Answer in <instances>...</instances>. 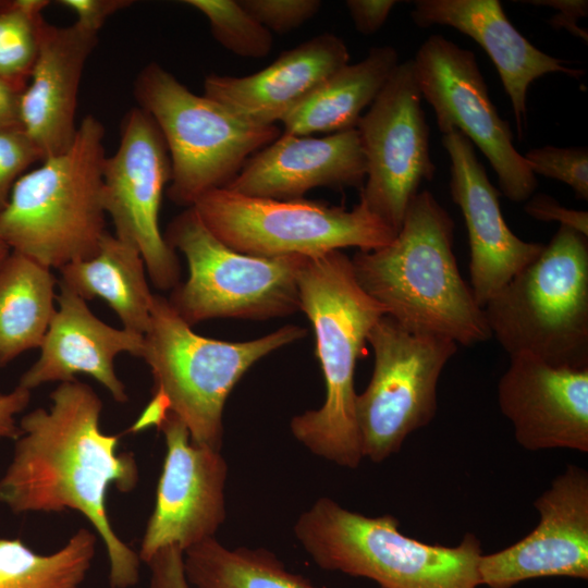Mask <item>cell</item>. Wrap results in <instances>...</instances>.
I'll return each mask as SVG.
<instances>
[{
  "instance_id": "43",
  "label": "cell",
  "mask_w": 588,
  "mask_h": 588,
  "mask_svg": "<svg viewBox=\"0 0 588 588\" xmlns=\"http://www.w3.org/2000/svg\"><path fill=\"white\" fill-rule=\"evenodd\" d=\"M4 3V1L0 0V7Z\"/></svg>"
},
{
  "instance_id": "5",
  "label": "cell",
  "mask_w": 588,
  "mask_h": 588,
  "mask_svg": "<svg viewBox=\"0 0 588 588\" xmlns=\"http://www.w3.org/2000/svg\"><path fill=\"white\" fill-rule=\"evenodd\" d=\"M105 127L93 114L70 147L24 173L0 212V238L51 269L91 258L107 233L102 203Z\"/></svg>"
},
{
  "instance_id": "28",
  "label": "cell",
  "mask_w": 588,
  "mask_h": 588,
  "mask_svg": "<svg viewBox=\"0 0 588 588\" xmlns=\"http://www.w3.org/2000/svg\"><path fill=\"white\" fill-rule=\"evenodd\" d=\"M96 535L78 529L51 554H37L20 539L0 538V588H78L90 568Z\"/></svg>"
},
{
  "instance_id": "34",
  "label": "cell",
  "mask_w": 588,
  "mask_h": 588,
  "mask_svg": "<svg viewBox=\"0 0 588 588\" xmlns=\"http://www.w3.org/2000/svg\"><path fill=\"white\" fill-rule=\"evenodd\" d=\"M525 212L543 222L555 221L588 237V212L566 208L550 195H531L524 206Z\"/></svg>"
},
{
  "instance_id": "41",
  "label": "cell",
  "mask_w": 588,
  "mask_h": 588,
  "mask_svg": "<svg viewBox=\"0 0 588 588\" xmlns=\"http://www.w3.org/2000/svg\"><path fill=\"white\" fill-rule=\"evenodd\" d=\"M10 250L11 249L9 248L0 250V266L3 262V260L7 258V256L9 255Z\"/></svg>"
},
{
  "instance_id": "6",
  "label": "cell",
  "mask_w": 588,
  "mask_h": 588,
  "mask_svg": "<svg viewBox=\"0 0 588 588\" xmlns=\"http://www.w3.org/2000/svg\"><path fill=\"white\" fill-rule=\"evenodd\" d=\"M392 515L368 517L329 498L301 514L294 534L321 568L369 578L382 588H478L481 543L471 532L456 547L403 535Z\"/></svg>"
},
{
  "instance_id": "36",
  "label": "cell",
  "mask_w": 588,
  "mask_h": 588,
  "mask_svg": "<svg viewBox=\"0 0 588 588\" xmlns=\"http://www.w3.org/2000/svg\"><path fill=\"white\" fill-rule=\"evenodd\" d=\"M62 7L76 15V24L82 28L97 34L106 21L120 10L131 5L130 0H60Z\"/></svg>"
},
{
  "instance_id": "39",
  "label": "cell",
  "mask_w": 588,
  "mask_h": 588,
  "mask_svg": "<svg viewBox=\"0 0 588 588\" xmlns=\"http://www.w3.org/2000/svg\"><path fill=\"white\" fill-rule=\"evenodd\" d=\"M32 391L17 385L9 393L0 395V440H16L21 433L16 416L30 402Z\"/></svg>"
},
{
  "instance_id": "15",
  "label": "cell",
  "mask_w": 588,
  "mask_h": 588,
  "mask_svg": "<svg viewBox=\"0 0 588 588\" xmlns=\"http://www.w3.org/2000/svg\"><path fill=\"white\" fill-rule=\"evenodd\" d=\"M158 429L167 452L138 553L146 563L162 548L176 546L184 552L215 537L225 519L228 466L220 451L194 443L186 426L172 414Z\"/></svg>"
},
{
  "instance_id": "18",
  "label": "cell",
  "mask_w": 588,
  "mask_h": 588,
  "mask_svg": "<svg viewBox=\"0 0 588 588\" xmlns=\"http://www.w3.org/2000/svg\"><path fill=\"white\" fill-rule=\"evenodd\" d=\"M442 146L451 160V197L460 207L467 228L469 285L483 308L546 245L526 242L509 228L501 211L500 193L467 137L452 131L442 136Z\"/></svg>"
},
{
  "instance_id": "40",
  "label": "cell",
  "mask_w": 588,
  "mask_h": 588,
  "mask_svg": "<svg viewBox=\"0 0 588 588\" xmlns=\"http://www.w3.org/2000/svg\"><path fill=\"white\" fill-rule=\"evenodd\" d=\"M21 94L0 78V124H20L19 102Z\"/></svg>"
},
{
  "instance_id": "32",
  "label": "cell",
  "mask_w": 588,
  "mask_h": 588,
  "mask_svg": "<svg viewBox=\"0 0 588 588\" xmlns=\"http://www.w3.org/2000/svg\"><path fill=\"white\" fill-rule=\"evenodd\" d=\"M42 156L21 124H0V212L16 181Z\"/></svg>"
},
{
  "instance_id": "38",
  "label": "cell",
  "mask_w": 588,
  "mask_h": 588,
  "mask_svg": "<svg viewBox=\"0 0 588 588\" xmlns=\"http://www.w3.org/2000/svg\"><path fill=\"white\" fill-rule=\"evenodd\" d=\"M532 5L549 7L556 10L549 24L554 28H565L574 36L587 42V30L580 28L577 24L578 19L585 17L588 14L587 0H528L524 1Z\"/></svg>"
},
{
  "instance_id": "14",
  "label": "cell",
  "mask_w": 588,
  "mask_h": 588,
  "mask_svg": "<svg viewBox=\"0 0 588 588\" xmlns=\"http://www.w3.org/2000/svg\"><path fill=\"white\" fill-rule=\"evenodd\" d=\"M171 162L161 132L139 107L123 120L117 150L102 168V203L114 235L138 249L147 274L158 290H173L181 268L175 250L159 228L163 189Z\"/></svg>"
},
{
  "instance_id": "20",
  "label": "cell",
  "mask_w": 588,
  "mask_h": 588,
  "mask_svg": "<svg viewBox=\"0 0 588 588\" xmlns=\"http://www.w3.org/2000/svg\"><path fill=\"white\" fill-rule=\"evenodd\" d=\"M59 287L57 313L39 347L40 355L17 385L32 391L49 382L73 381L84 373L102 384L115 402H127L114 358L122 353L142 358L144 335L107 324L91 313L85 299L61 282Z\"/></svg>"
},
{
  "instance_id": "3",
  "label": "cell",
  "mask_w": 588,
  "mask_h": 588,
  "mask_svg": "<svg viewBox=\"0 0 588 588\" xmlns=\"http://www.w3.org/2000/svg\"><path fill=\"white\" fill-rule=\"evenodd\" d=\"M301 311L309 319L326 383L318 409L296 415L292 434L314 454L356 468L362 458L354 375L367 336L385 308L358 284L342 250L306 257L297 274Z\"/></svg>"
},
{
  "instance_id": "31",
  "label": "cell",
  "mask_w": 588,
  "mask_h": 588,
  "mask_svg": "<svg viewBox=\"0 0 588 588\" xmlns=\"http://www.w3.org/2000/svg\"><path fill=\"white\" fill-rule=\"evenodd\" d=\"M535 175L561 181L575 195L588 199V150L586 147L560 148L551 145L528 150L523 155Z\"/></svg>"
},
{
  "instance_id": "2",
  "label": "cell",
  "mask_w": 588,
  "mask_h": 588,
  "mask_svg": "<svg viewBox=\"0 0 588 588\" xmlns=\"http://www.w3.org/2000/svg\"><path fill=\"white\" fill-rule=\"evenodd\" d=\"M454 221L431 192H418L388 245L352 260L360 287L405 329L471 346L491 338L483 308L462 278Z\"/></svg>"
},
{
  "instance_id": "22",
  "label": "cell",
  "mask_w": 588,
  "mask_h": 588,
  "mask_svg": "<svg viewBox=\"0 0 588 588\" xmlns=\"http://www.w3.org/2000/svg\"><path fill=\"white\" fill-rule=\"evenodd\" d=\"M98 35L74 23L59 27L44 17L37 59L20 96V124L42 159L65 151L77 131V95L87 59Z\"/></svg>"
},
{
  "instance_id": "42",
  "label": "cell",
  "mask_w": 588,
  "mask_h": 588,
  "mask_svg": "<svg viewBox=\"0 0 588 588\" xmlns=\"http://www.w3.org/2000/svg\"><path fill=\"white\" fill-rule=\"evenodd\" d=\"M9 248L0 238V250ZM10 249V248H9Z\"/></svg>"
},
{
  "instance_id": "21",
  "label": "cell",
  "mask_w": 588,
  "mask_h": 588,
  "mask_svg": "<svg viewBox=\"0 0 588 588\" xmlns=\"http://www.w3.org/2000/svg\"><path fill=\"white\" fill-rule=\"evenodd\" d=\"M348 61L344 40L323 33L283 51L267 68L250 75H207L204 95L244 121L275 125Z\"/></svg>"
},
{
  "instance_id": "23",
  "label": "cell",
  "mask_w": 588,
  "mask_h": 588,
  "mask_svg": "<svg viewBox=\"0 0 588 588\" xmlns=\"http://www.w3.org/2000/svg\"><path fill=\"white\" fill-rule=\"evenodd\" d=\"M411 17L422 28L432 25L453 27L485 49L511 100L520 138L526 125V97L531 83L549 73L573 77L584 74L530 44L507 19L499 0H417Z\"/></svg>"
},
{
  "instance_id": "17",
  "label": "cell",
  "mask_w": 588,
  "mask_h": 588,
  "mask_svg": "<svg viewBox=\"0 0 588 588\" xmlns=\"http://www.w3.org/2000/svg\"><path fill=\"white\" fill-rule=\"evenodd\" d=\"M498 383L499 407L517 443L528 451L588 452V367L550 365L535 356H510Z\"/></svg>"
},
{
  "instance_id": "25",
  "label": "cell",
  "mask_w": 588,
  "mask_h": 588,
  "mask_svg": "<svg viewBox=\"0 0 588 588\" xmlns=\"http://www.w3.org/2000/svg\"><path fill=\"white\" fill-rule=\"evenodd\" d=\"M59 271V282L83 299H103L124 329L143 335L147 332L154 294L144 260L133 245L107 232L96 255L70 262Z\"/></svg>"
},
{
  "instance_id": "12",
  "label": "cell",
  "mask_w": 588,
  "mask_h": 588,
  "mask_svg": "<svg viewBox=\"0 0 588 588\" xmlns=\"http://www.w3.org/2000/svg\"><path fill=\"white\" fill-rule=\"evenodd\" d=\"M422 95L432 107L442 135L458 131L476 145L512 201H526L536 175L513 144L510 123L492 103L475 53L441 35L429 36L413 59Z\"/></svg>"
},
{
  "instance_id": "4",
  "label": "cell",
  "mask_w": 588,
  "mask_h": 588,
  "mask_svg": "<svg viewBox=\"0 0 588 588\" xmlns=\"http://www.w3.org/2000/svg\"><path fill=\"white\" fill-rule=\"evenodd\" d=\"M306 333L303 327L286 324L245 342L206 338L193 331L168 298L154 294L142 356L154 378V393L131 430L158 427L172 414L194 443L220 451L224 404L237 381L256 362Z\"/></svg>"
},
{
  "instance_id": "10",
  "label": "cell",
  "mask_w": 588,
  "mask_h": 588,
  "mask_svg": "<svg viewBox=\"0 0 588 588\" xmlns=\"http://www.w3.org/2000/svg\"><path fill=\"white\" fill-rule=\"evenodd\" d=\"M192 208L223 244L258 257H315L346 247L369 252L396 235L362 201L347 210L304 198L249 197L221 187Z\"/></svg>"
},
{
  "instance_id": "27",
  "label": "cell",
  "mask_w": 588,
  "mask_h": 588,
  "mask_svg": "<svg viewBox=\"0 0 588 588\" xmlns=\"http://www.w3.org/2000/svg\"><path fill=\"white\" fill-rule=\"evenodd\" d=\"M183 565L189 588H317L289 572L271 552L231 550L215 537L186 549Z\"/></svg>"
},
{
  "instance_id": "19",
  "label": "cell",
  "mask_w": 588,
  "mask_h": 588,
  "mask_svg": "<svg viewBox=\"0 0 588 588\" xmlns=\"http://www.w3.org/2000/svg\"><path fill=\"white\" fill-rule=\"evenodd\" d=\"M367 161L357 128L322 137L280 134L224 187L249 197L296 199L310 189L362 188Z\"/></svg>"
},
{
  "instance_id": "24",
  "label": "cell",
  "mask_w": 588,
  "mask_h": 588,
  "mask_svg": "<svg viewBox=\"0 0 588 588\" xmlns=\"http://www.w3.org/2000/svg\"><path fill=\"white\" fill-rule=\"evenodd\" d=\"M397 64L393 47L370 48L363 60L336 70L298 103L281 121L283 133L308 136L356 128Z\"/></svg>"
},
{
  "instance_id": "30",
  "label": "cell",
  "mask_w": 588,
  "mask_h": 588,
  "mask_svg": "<svg viewBox=\"0 0 588 588\" xmlns=\"http://www.w3.org/2000/svg\"><path fill=\"white\" fill-rule=\"evenodd\" d=\"M209 22L213 38L232 53L261 59L272 49V33L259 23L238 0H186Z\"/></svg>"
},
{
  "instance_id": "13",
  "label": "cell",
  "mask_w": 588,
  "mask_h": 588,
  "mask_svg": "<svg viewBox=\"0 0 588 588\" xmlns=\"http://www.w3.org/2000/svg\"><path fill=\"white\" fill-rule=\"evenodd\" d=\"M413 59L399 63L356 125L367 161L360 199L396 233L422 181H431L429 127Z\"/></svg>"
},
{
  "instance_id": "35",
  "label": "cell",
  "mask_w": 588,
  "mask_h": 588,
  "mask_svg": "<svg viewBox=\"0 0 588 588\" xmlns=\"http://www.w3.org/2000/svg\"><path fill=\"white\" fill-rule=\"evenodd\" d=\"M147 564L150 569L148 588H189L184 574L183 551L176 546L160 549Z\"/></svg>"
},
{
  "instance_id": "7",
  "label": "cell",
  "mask_w": 588,
  "mask_h": 588,
  "mask_svg": "<svg viewBox=\"0 0 588 588\" xmlns=\"http://www.w3.org/2000/svg\"><path fill=\"white\" fill-rule=\"evenodd\" d=\"M491 336L510 355L588 367V242L566 226L483 306Z\"/></svg>"
},
{
  "instance_id": "11",
  "label": "cell",
  "mask_w": 588,
  "mask_h": 588,
  "mask_svg": "<svg viewBox=\"0 0 588 588\" xmlns=\"http://www.w3.org/2000/svg\"><path fill=\"white\" fill-rule=\"evenodd\" d=\"M367 343L373 369L367 388L356 395L355 417L363 457L380 463L434 418L439 378L457 344L409 331L387 315L371 328Z\"/></svg>"
},
{
  "instance_id": "9",
  "label": "cell",
  "mask_w": 588,
  "mask_h": 588,
  "mask_svg": "<svg viewBox=\"0 0 588 588\" xmlns=\"http://www.w3.org/2000/svg\"><path fill=\"white\" fill-rule=\"evenodd\" d=\"M188 266V278L168 298L191 327L217 318L267 320L301 310L297 274L305 256L258 257L218 240L189 207L163 234Z\"/></svg>"
},
{
  "instance_id": "26",
  "label": "cell",
  "mask_w": 588,
  "mask_h": 588,
  "mask_svg": "<svg viewBox=\"0 0 588 588\" xmlns=\"http://www.w3.org/2000/svg\"><path fill=\"white\" fill-rule=\"evenodd\" d=\"M51 269L10 250L0 266V367L39 348L57 313Z\"/></svg>"
},
{
  "instance_id": "29",
  "label": "cell",
  "mask_w": 588,
  "mask_h": 588,
  "mask_svg": "<svg viewBox=\"0 0 588 588\" xmlns=\"http://www.w3.org/2000/svg\"><path fill=\"white\" fill-rule=\"evenodd\" d=\"M48 0H12L0 7V78L22 93L34 69L39 24Z\"/></svg>"
},
{
  "instance_id": "1",
  "label": "cell",
  "mask_w": 588,
  "mask_h": 588,
  "mask_svg": "<svg viewBox=\"0 0 588 588\" xmlns=\"http://www.w3.org/2000/svg\"><path fill=\"white\" fill-rule=\"evenodd\" d=\"M51 406L25 414L4 475L0 502L15 514L84 515L103 541L111 588L138 581L139 556L114 532L106 510L111 486L122 492L138 481L134 455L119 451V437L100 428L102 402L78 380L61 382L50 394Z\"/></svg>"
},
{
  "instance_id": "8",
  "label": "cell",
  "mask_w": 588,
  "mask_h": 588,
  "mask_svg": "<svg viewBox=\"0 0 588 588\" xmlns=\"http://www.w3.org/2000/svg\"><path fill=\"white\" fill-rule=\"evenodd\" d=\"M134 95L168 148V197L186 208L206 193L226 186L254 154L281 134L277 125L249 123L205 95L194 94L156 62L139 72Z\"/></svg>"
},
{
  "instance_id": "37",
  "label": "cell",
  "mask_w": 588,
  "mask_h": 588,
  "mask_svg": "<svg viewBox=\"0 0 588 588\" xmlns=\"http://www.w3.org/2000/svg\"><path fill=\"white\" fill-rule=\"evenodd\" d=\"M397 3L395 0H347L345 5L356 30L371 35L383 26Z\"/></svg>"
},
{
  "instance_id": "33",
  "label": "cell",
  "mask_w": 588,
  "mask_h": 588,
  "mask_svg": "<svg viewBox=\"0 0 588 588\" xmlns=\"http://www.w3.org/2000/svg\"><path fill=\"white\" fill-rule=\"evenodd\" d=\"M271 33L284 34L298 28L320 10L319 0H238Z\"/></svg>"
},
{
  "instance_id": "16",
  "label": "cell",
  "mask_w": 588,
  "mask_h": 588,
  "mask_svg": "<svg viewBox=\"0 0 588 588\" xmlns=\"http://www.w3.org/2000/svg\"><path fill=\"white\" fill-rule=\"evenodd\" d=\"M539 523L522 540L478 563L480 585L511 588L539 577L588 578V473L568 465L534 503Z\"/></svg>"
}]
</instances>
